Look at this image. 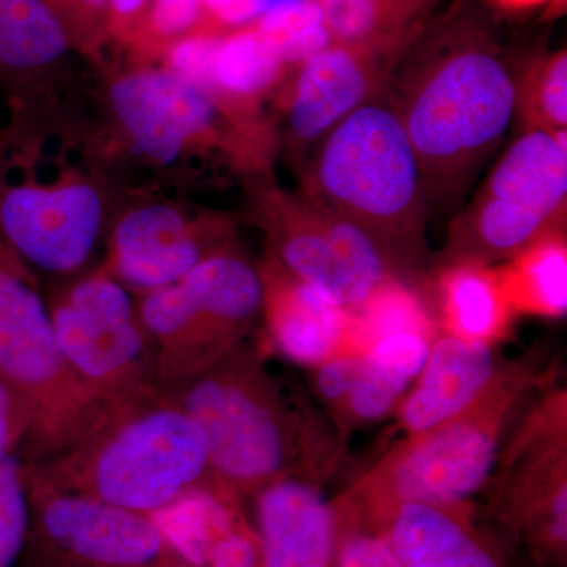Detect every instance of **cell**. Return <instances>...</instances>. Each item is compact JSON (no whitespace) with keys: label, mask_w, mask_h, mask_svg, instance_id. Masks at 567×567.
Segmentation results:
<instances>
[{"label":"cell","mask_w":567,"mask_h":567,"mask_svg":"<svg viewBox=\"0 0 567 567\" xmlns=\"http://www.w3.org/2000/svg\"><path fill=\"white\" fill-rule=\"evenodd\" d=\"M10 106L0 130V241L37 276L87 274L130 193L123 166L102 125L54 91Z\"/></svg>","instance_id":"cell-1"},{"label":"cell","mask_w":567,"mask_h":567,"mask_svg":"<svg viewBox=\"0 0 567 567\" xmlns=\"http://www.w3.org/2000/svg\"><path fill=\"white\" fill-rule=\"evenodd\" d=\"M390 81L385 93L412 142L429 205L456 196L516 112L511 66L483 37H453L394 69Z\"/></svg>","instance_id":"cell-2"},{"label":"cell","mask_w":567,"mask_h":567,"mask_svg":"<svg viewBox=\"0 0 567 567\" xmlns=\"http://www.w3.org/2000/svg\"><path fill=\"white\" fill-rule=\"evenodd\" d=\"M159 391L199 425L216 480L238 499L295 472L323 480L338 456L249 342Z\"/></svg>","instance_id":"cell-3"},{"label":"cell","mask_w":567,"mask_h":567,"mask_svg":"<svg viewBox=\"0 0 567 567\" xmlns=\"http://www.w3.org/2000/svg\"><path fill=\"white\" fill-rule=\"evenodd\" d=\"M28 464L52 486L145 516L197 492H227L199 425L158 386L104 406L73 446Z\"/></svg>","instance_id":"cell-4"},{"label":"cell","mask_w":567,"mask_h":567,"mask_svg":"<svg viewBox=\"0 0 567 567\" xmlns=\"http://www.w3.org/2000/svg\"><path fill=\"white\" fill-rule=\"evenodd\" d=\"M102 125L122 166L183 185L216 164L267 174L271 137L260 118L234 110L163 65H132L103 85Z\"/></svg>","instance_id":"cell-5"},{"label":"cell","mask_w":567,"mask_h":567,"mask_svg":"<svg viewBox=\"0 0 567 567\" xmlns=\"http://www.w3.org/2000/svg\"><path fill=\"white\" fill-rule=\"evenodd\" d=\"M301 192L363 230L399 279L423 260V174L385 89L317 142Z\"/></svg>","instance_id":"cell-6"},{"label":"cell","mask_w":567,"mask_h":567,"mask_svg":"<svg viewBox=\"0 0 567 567\" xmlns=\"http://www.w3.org/2000/svg\"><path fill=\"white\" fill-rule=\"evenodd\" d=\"M547 377L532 358L509 361L475 404L391 447L338 499L342 513L374 525L402 502L466 505L487 486L514 416Z\"/></svg>","instance_id":"cell-7"},{"label":"cell","mask_w":567,"mask_h":567,"mask_svg":"<svg viewBox=\"0 0 567 567\" xmlns=\"http://www.w3.org/2000/svg\"><path fill=\"white\" fill-rule=\"evenodd\" d=\"M0 380L28 406L20 454L40 464L73 446L104 406L73 374L33 271L0 241Z\"/></svg>","instance_id":"cell-8"},{"label":"cell","mask_w":567,"mask_h":567,"mask_svg":"<svg viewBox=\"0 0 567 567\" xmlns=\"http://www.w3.org/2000/svg\"><path fill=\"white\" fill-rule=\"evenodd\" d=\"M136 300L156 350L158 388L218 363L248 342L262 319L259 265L240 241L208 257L188 275Z\"/></svg>","instance_id":"cell-9"},{"label":"cell","mask_w":567,"mask_h":567,"mask_svg":"<svg viewBox=\"0 0 567 567\" xmlns=\"http://www.w3.org/2000/svg\"><path fill=\"white\" fill-rule=\"evenodd\" d=\"M566 197V133H522L495 164L475 203L451 226L445 264L511 259L561 227Z\"/></svg>","instance_id":"cell-10"},{"label":"cell","mask_w":567,"mask_h":567,"mask_svg":"<svg viewBox=\"0 0 567 567\" xmlns=\"http://www.w3.org/2000/svg\"><path fill=\"white\" fill-rule=\"evenodd\" d=\"M58 344L73 374L103 406L156 383V350L134 295L102 267L52 281L44 297Z\"/></svg>","instance_id":"cell-11"},{"label":"cell","mask_w":567,"mask_h":567,"mask_svg":"<svg viewBox=\"0 0 567 567\" xmlns=\"http://www.w3.org/2000/svg\"><path fill=\"white\" fill-rule=\"evenodd\" d=\"M248 189L252 213L270 241L268 252L331 303L357 308L377 287L398 278L363 230L303 192H284L267 174L252 177Z\"/></svg>","instance_id":"cell-12"},{"label":"cell","mask_w":567,"mask_h":567,"mask_svg":"<svg viewBox=\"0 0 567 567\" xmlns=\"http://www.w3.org/2000/svg\"><path fill=\"white\" fill-rule=\"evenodd\" d=\"M24 464L31 503L25 558L32 567L183 565L151 516L52 486Z\"/></svg>","instance_id":"cell-13"},{"label":"cell","mask_w":567,"mask_h":567,"mask_svg":"<svg viewBox=\"0 0 567 567\" xmlns=\"http://www.w3.org/2000/svg\"><path fill=\"white\" fill-rule=\"evenodd\" d=\"M237 241L227 215L164 194L130 192L112 219L100 267L140 297L177 282Z\"/></svg>","instance_id":"cell-14"},{"label":"cell","mask_w":567,"mask_h":567,"mask_svg":"<svg viewBox=\"0 0 567 567\" xmlns=\"http://www.w3.org/2000/svg\"><path fill=\"white\" fill-rule=\"evenodd\" d=\"M539 391L503 443L487 486L507 520L527 529L546 550L565 555L567 393L548 379Z\"/></svg>","instance_id":"cell-15"},{"label":"cell","mask_w":567,"mask_h":567,"mask_svg":"<svg viewBox=\"0 0 567 567\" xmlns=\"http://www.w3.org/2000/svg\"><path fill=\"white\" fill-rule=\"evenodd\" d=\"M423 32L424 22L380 39L333 43L298 66L286 112L293 152L311 148L350 112L375 99Z\"/></svg>","instance_id":"cell-16"},{"label":"cell","mask_w":567,"mask_h":567,"mask_svg":"<svg viewBox=\"0 0 567 567\" xmlns=\"http://www.w3.org/2000/svg\"><path fill=\"white\" fill-rule=\"evenodd\" d=\"M259 265L265 327L271 344L293 363L315 369L336 354L364 352L350 309L331 303L267 254Z\"/></svg>","instance_id":"cell-17"},{"label":"cell","mask_w":567,"mask_h":567,"mask_svg":"<svg viewBox=\"0 0 567 567\" xmlns=\"http://www.w3.org/2000/svg\"><path fill=\"white\" fill-rule=\"evenodd\" d=\"M320 483L309 473L295 472L252 495L265 567L333 566L341 520Z\"/></svg>","instance_id":"cell-18"},{"label":"cell","mask_w":567,"mask_h":567,"mask_svg":"<svg viewBox=\"0 0 567 567\" xmlns=\"http://www.w3.org/2000/svg\"><path fill=\"white\" fill-rule=\"evenodd\" d=\"M507 363L498 344L436 336L423 371L398 406L405 436L432 431L475 404Z\"/></svg>","instance_id":"cell-19"},{"label":"cell","mask_w":567,"mask_h":567,"mask_svg":"<svg viewBox=\"0 0 567 567\" xmlns=\"http://www.w3.org/2000/svg\"><path fill=\"white\" fill-rule=\"evenodd\" d=\"M374 525L405 567H506L473 527L466 505L402 502Z\"/></svg>","instance_id":"cell-20"},{"label":"cell","mask_w":567,"mask_h":567,"mask_svg":"<svg viewBox=\"0 0 567 567\" xmlns=\"http://www.w3.org/2000/svg\"><path fill=\"white\" fill-rule=\"evenodd\" d=\"M73 44L43 0H0V87L11 102L54 91Z\"/></svg>","instance_id":"cell-21"},{"label":"cell","mask_w":567,"mask_h":567,"mask_svg":"<svg viewBox=\"0 0 567 567\" xmlns=\"http://www.w3.org/2000/svg\"><path fill=\"white\" fill-rule=\"evenodd\" d=\"M434 339L410 331L380 336L365 350L363 368L333 417L342 432L379 423L398 410L423 371Z\"/></svg>","instance_id":"cell-22"},{"label":"cell","mask_w":567,"mask_h":567,"mask_svg":"<svg viewBox=\"0 0 567 567\" xmlns=\"http://www.w3.org/2000/svg\"><path fill=\"white\" fill-rule=\"evenodd\" d=\"M440 331L464 341L498 344L514 316L492 265L445 264L434 284Z\"/></svg>","instance_id":"cell-23"},{"label":"cell","mask_w":567,"mask_h":567,"mask_svg":"<svg viewBox=\"0 0 567 567\" xmlns=\"http://www.w3.org/2000/svg\"><path fill=\"white\" fill-rule=\"evenodd\" d=\"M495 268L514 316H566L567 244L561 227Z\"/></svg>","instance_id":"cell-24"},{"label":"cell","mask_w":567,"mask_h":567,"mask_svg":"<svg viewBox=\"0 0 567 567\" xmlns=\"http://www.w3.org/2000/svg\"><path fill=\"white\" fill-rule=\"evenodd\" d=\"M279 52L256 25L224 32L213 62V89L221 102L251 117H259V100L267 95L286 71Z\"/></svg>","instance_id":"cell-25"},{"label":"cell","mask_w":567,"mask_h":567,"mask_svg":"<svg viewBox=\"0 0 567 567\" xmlns=\"http://www.w3.org/2000/svg\"><path fill=\"white\" fill-rule=\"evenodd\" d=\"M237 496L197 492L151 516L183 563L205 567L213 548L245 520Z\"/></svg>","instance_id":"cell-26"},{"label":"cell","mask_w":567,"mask_h":567,"mask_svg":"<svg viewBox=\"0 0 567 567\" xmlns=\"http://www.w3.org/2000/svg\"><path fill=\"white\" fill-rule=\"evenodd\" d=\"M334 43H358L423 24L427 0H316Z\"/></svg>","instance_id":"cell-27"},{"label":"cell","mask_w":567,"mask_h":567,"mask_svg":"<svg viewBox=\"0 0 567 567\" xmlns=\"http://www.w3.org/2000/svg\"><path fill=\"white\" fill-rule=\"evenodd\" d=\"M279 52L289 69L297 70L334 43L316 0H293L268 11L252 22Z\"/></svg>","instance_id":"cell-28"},{"label":"cell","mask_w":567,"mask_h":567,"mask_svg":"<svg viewBox=\"0 0 567 567\" xmlns=\"http://www.w3.org/2000/svg\"><path fill=\"white\" fill-rule=\"evenodd\" d=\"M208 31L204 0H152L125 41L133 65H153L164 52L194 32Z\"/></svg>","instance_id":"cell-29"},{"label":"cell","mask_w":567,"mask_h":567,"mask_svg":"<svg viewBox=\"0 0 567 567\" xmlns=\"http://www.w3.org/2000/svg\"><path fill=\"white\" fill-rule=\"evenodd\" d=\"M520 112L525 132L543 130L566 133L567 128V52H554L529 70L527 80L517 87L516 111Z\"/></svg>","instance_id":"cell-30"},{"label":"cell","mask_w":567,"mask_h":567,"mask_svg":"<svg viewBox=\"0 0 567 567\" xmlns=\"http://www.w3.org/2000/svg\"><path fill=\"white\" fill-rule=\"evenodd\" d=\"M31 527L25 464L20 451L0 454V567H17Z\"/></svg>","instance_id":"cell-31"},{"label":"cell","mask_w":567,"mask_h":567,"mask_svg":"<svg viewBox=\"0 0 567 567\" xmlns=\"http://www.w3.org/2000/svg\"><path fill=\"white\" fill-rule=\"evenodd\" d=\"M69 33L73 50L100 61L111 40V0H43Z\"/></svg>","instance_id":"cell-32"},{"label":"cell","mask_w":567,"mask_h":567,"mask_svg":"<svg viewBox=\"0 0 567 567\" xmlns=\"http://www.w3.org/2000/svg\"><path fill=\"white\" fill-rule=\"evenodd\" d=\"M365 352H346L336 354L324 363L312 369L315 377V390L320 401L334 415L342 404H344L347 395L357 382L363 368Z\"/></svg>","instance_id":"cell-33"},{"label":"cell","mask_w":567,"mask_h":567,"mask_svg":"<svg viewBox=\"0 0 567 567\" xmlns=\"http://www.w3.org/2000/svg\"><path fill=\"white\" fill-rule=\"evenodd\" d=\"M338 567H405L383 533L339 537Z\"/></svg>","instance_id":"cell-34"},{"label":"cell","mask_w":567,"mask_h":567,"mask_svg":"<svg viewBox=\"0 0 567 567\" xmlns=\"http://www.w3.org/2000/svg\"><path fill=\"white\" fill-rule=\"evenodd\" d=\"M289 2L293 0H204L205 25L208 31H234Z\"/></svg>","instance_id":"cell-35"},{"label":"cell","mask_w":567,"mask_h":567,"mask_svg":"<svg viewBox=\"0 0 567 567\" xmlns=\"http://www.w3.org/2000/svg\"><path fill=\"white\" fill-rule=\"evenodd\" d=\"M29 429L28 406L0 380V454L20 451Z\"/></svg>","instance_id":"cell-36"},{"label":"cell","mask_w":567,"mask_h":567,"mask_svg":"<svg viewBox=\"0 0 567 567\" xmlns=\"http://www.w3.org/2000/svg\"><path fill=\"white\" fill-rule=\"evenodd\" d=\"M152 0H111L110 35L111 39L125 43L132 35Z\"/></svg>","instance_id":"cell-37"},{"label":"cell","mask_w":567,"mask_h":567,"mask_svg":"<svg viewBox=\"0 0 567 567\" xmlns=\"http://www.w3.org/2000/svg\"><path fill=\"white\" fill-rule=\"evenodd\" d=\"M495 2L509 10H527L533 9V7L543 6L548 0H495Z\"/></svg>","instance_id":"cell-38"},{"label":"cell","mask_w":567,"mask_h":567,"mask_svg":"<svg viewBox=\"0 0 567 567\" xmlns=\"http://www.w3.org/2000/svg\"><path fill=\"white\" fill-rule=\"evenodd\" d=\"M163 567H193V566L185 565V563H183V565L163 566Z\"/></svg>","instance_id":"cell-39"}]
</instances>
